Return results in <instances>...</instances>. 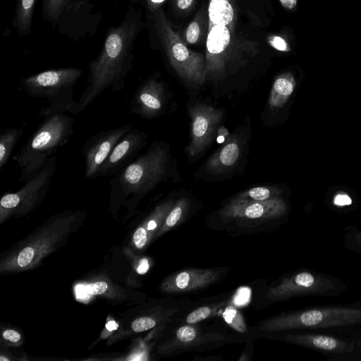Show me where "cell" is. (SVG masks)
<instances>
[{
    "label": "cell",
    "mask_w": 361,
    "mask_h": 361,
    "mask_svg": "<svg viewBox=\"0 0 361 361\" xmlns=\"http://www.w3.org/2000/svg\"><path fill=\"white\" fill-rule=\"evenodd\" d=\"M142 27V13L128 5L121 23L107 31L98 56L89 63L87 86L70 113L84 111L106 90H122L132 69L133 43Z\"/></svg>",
    "instance_id": "cell-1"
},
{
    "label": "cell",
    "mask_w": 361,
    "mask_h": 361,
    "mask_svg": "<svg viewBox=\"0 0 361 361\" xmlns=\"http://www.w3.org/2000/svg\"><path fill=\"white\" fill-rule=\"evenodd\" d=\"M170 157L166 145L154 143L146 152L113 176L109 180L113 204H136L169 172Z\"/></svg>",
    "instance_id": "cell-2"
},
{
    "label": "cell",
    "mask_w": 361,
    "mask_h": 361,
    "mask_svg": "<svg viewBox=\"0 0 361 361\" xmlns=\"http://www.w3.org/2000/svg\"><path fill=\"white\" fill-rule=\"evenodd\" d=\"M74 118L65 113L44 118L13 160L20 168V182L35 176L59 147L73 135Z\"/></svg>",
    "instance_id": "cell-3"
},
{
    "label": "cell",
    "mask_w": 361,
    "mask_h": 361,
    "mask_svg": "<svg viewBox=\"0 0 361 361\" xmlns=\"http://www.w3.org/2000/svg\"><path fill=\"white\" fill-rule=\"evenodd\" d=\"M82 74V69L76 67L46 70L21 79L18 90L32 97L47 99V105L39 114L41 117L70 112L77 103L73 87Z\"/></svg>",
    "instance_id": "cell-4"
},
{
    "label": "cell",
    "mask_w": 361,
    "mask_h": 361,
    "mask_svg": "<svg viewBox=\"0 0 361 361\" xmlns=\"http://www.w3.org/2000/svg\"><path fill=\"white\" fill-rule=\"evenodd\" d=\"M85 217L82 211L68 210L52 216L44 230L21 244L8 257L1 271H23L34 267L54 245L68 235Z\"/></svg>",
    "instance_id": "cell-5"
},
{
    "label": "cell",
    "mask_w": 361,
    "mask_h": 361,
    "mask_svg": "<svg viewBox=\"0 0 361 361\" xmlns=\"http://www.w3.org/2000/svg\"><path fill=\"white\" fill-rule=\"evenodd\" d=\"M149 14L154 31L172 68L186 82L202 85L207 77L203 55L187 47L161 7Z\"/></svg>",
    "instance_id": "cell-6"
},
{
    "label": "cell",
    "mask_w": 361,
    "mask_h": 361,
    "mask_svg": "<svg viewBox=\"0 0 361 361\" xmlns=\"http://www.w3.org/2000/svg\"><path fill=\"white\" fill-rule=\"evenodd\" d=\"M361 324V308L314 307L282 314L264 322L259 329L272 332L296 329L341 327Z\"/></svg>",
    "instance_id": "cell-7"
},
{
    "label": "cell",
    "mask_w": 361,
    "mask_h": 361,
    "mask_svg": "<svg viewBox=\"0 0 361 361\" xmlns=\"http://www.w3.org/2000/svg\"><path fill=\"white\" fill-rule=\"evenodd\" d=\"M57 156L53 155L40 171L13 192L4 194L0 200L1 221L7 217L24 215L38 206L50 190L51 181L57 167Z\"/></svg>",
    "instance_id": "cell-8"
},
{
    "label": "cell",
    "mask_w": 361,
    "mask_h": 361,
    "mask_svg": "<svg viewBox=\"0 0 361 361\" xmlns=\"http://www.w3.org/2000/svg\"><path fill=\"white\" fill-rule=\"evenodd\" d=\"M344 285L336 279L323 274L302 271L283 278L269 289L267 297L281 300L300 295H335L343 290Z\"/></svg>",
    "instance_id": "cell-9"
},
{
    "label": "cell",
    "mask_w": 361,
    "mask_h": 361,
    "mask_svg": "<svg viewBox=\"0 0 361 361\" xmlns=\"http://www.w3.org/2000/svg\"><path fill=\"white\" fill-rule=\"evenodd\" d=\"M102 18L91 0H67L56 27L59 34L76 41L94 35Z\"/></svg>",
    "instance_id": "cell-10"
},
{
    "label": "cell",
    "mask_w": 361,
    "mask_h": 361,
    "mask_svg": "<svg viewBox=\"0 0 361 361\" xmlns=\"http://www.w3.org/2000/svg\"><path fill=\"white\" fill-rule=\"evenodd\" d=\"M133 127L126 124L102 130L91 136L80 152L85 160V178H97V173L114 147Z\"/></svg>",
    "instance_id": "cell-11"
},
{
    "label": "cell",
    "mask_w": 361,
    "mask_h": 361,
    "mask_svg": "<svg viewBox=\"0 0 361 361\" xmlns=\"http://www.w3.org/2000/svg\"><path fill=\"white\" fill-rule=\"evenodd\" d=\"M192 120L190 141L186 147L188 157L203 152L212 142L223 118V111L211 106L198 104L189 108Z\"/></svg>",
    "instance_id": "cell-12"
},
{
    "label": "cell",
    "mask_w": 361,
    "mask_h": 361,
    "mask_svg": "<svg viewBox=\"0 0 361 361\" xmlns=\"http://www.w3.org/2000/svg\"><path fill=\"white\" fill-rule=\"evenodd\" d=\"M166 102L165 85L155 73L137 86L129 106L132 114L143 118H154L163 113Z\"/></svg>",
    "instance_id": "cell-13"
},
{
    "label": "cell",
    "mask_w": 361,
    "mask_h": 361,
    "mask_svg": "<svg viewBox=\"0 0 361 361\" xmlns=\"http://www.w3.org/2000/svg\"><path fill=\"white\" fill-rule=\"evenodd\" d=\"M147 135L133 128L117 143L99 169L97 178L113 176L130 164L147 143Z\"/></svg>",
    "instance_id": "cell-14"
},
{
    "label": "cell",
    "mask_w": 361,
    "mask_h": 361,
    "mask_svg": "<svg viewBox=\"0 0 361 361\" xmlns=\"http://www.w3.org/2000/svg\"><path fill=\"white\" fill-rule=\"evenodd\" d=\"M286 205L280 197L266 201H251L233 198L220 211L230 219H271L281 217Z\"/></svg>",
    "instance_id": "cell-15"
},
{
    "label": "cell",
    "mask_w": 361,
    "mask_h": 361,
    "mask_svg": "<svg viewBox=\"0 0 361 361\" xmlns=\"http://www.w3.org/2000/svg\"><path fill=\"white\" fill-rule=\"evenodd\" d=\"M231 40V29L227 26L214 25L208 28L205 59L207 76L218 77L223 73Z\"/></svg>",
    "instance_id": "cell-16"
},
{
    "label": "cell",
    "mask_w": 361,
    "mask_h": 361,
    "mask_svg": "<svg viewBox=\"0 0 361 361\" xmlns=\"http://www.w3.org/2000/svg\"><path fill=\"white\" fill-rule=\"evenodd\" d=\"M221 271L204 269H190L167 278L161 285L166 293H183L205 288L216 281Z\"/></svg>",
    "instance_id": "cell-17"
},
{
    "label": "cell",
    "mask_w": 361,
    "mask_h": 361,
    "mask_svg": "<svg viewBox=\"0 0 361 361\" xmlns=\"http://www.w3.org/2000/svg\"><path fill=\"white\" fill-rule=\"evenodd\" d=\"M286 339L299 345L331 353H348L354 349L353 342L322 334H289Z\"/></svg>",
    "instance_id": "cell-18"
},
{
    "label": "cell",
    "mask_w": 361,
    "mask_h": 361,
    "mask_svg": "<svg viewBox=\"0 0 361 361\" xmlns=\"http://www.w3.org/2000/svg\"><path fill=\"white\" fill-rule=\"evenodd\" d=\"M241 152V139L238 135H233L208 159L205 170L214 175L226 173L236 165Z\"/></svg>",
    "instance_id": "cell-19"
},
{
    "label": "cell",
    "mask_w": 361,
    "mask_h": 361,
    "mask_svg": "<svg viewBox=\"0 0 361 361\" xmlns=\"http://www.w3.org/2000/svg\"><path fill=\"white\" fill-rule=\"evenodd\" d=\"M232 0H209L208 6V28L214 25H222L231 29L235 11Z\"/></svg>",
    "instance_id": "cell-20"
},
{
    "label": "cell",
    "mask_w": 361,
    "mask_h": 361,
    "mask_svg": "<svg viewBox=\"0 0 361 361\" xmlns=\"http://www.w3.org/2000/svg\"><path fill=\"white\" fill-rule=\"evenodd\" d=\"M295 81L290 73H283L279 75L274 80L269 98V105L272 109L282 107L293 93Z\"/></svg>",
    "instance_id": "cell-21"
},
{
    "label": "cell",
    "mask_w": 361,
    "mask_h": 361,
    "mask_svg": "<svg viewBox=\"0 0 361 361\" xmlns=\"http://www.w3.org/2000/svg\"><path fill=\"white\" fill-rule=\"evenodd\" d=\"M36 0H16L13 26L20 36H26L31 32Z\"/></svg>",
    "instance_id": "cell-22"
},
{
    "label": "cell",
    "mask_w": 361,
    "mask_h": 361,
    "mask_svg": "<svg viewBox=\"0 0 361 361\" xmlns=\"http://www.w3.org/2000/svg\"><path fill=\"white\" fill-rule=\"evenodd\" d=\"M23 128H6L0 135V171L8 163L15 145L23 134Z\"/></svg>",
    "instance_id": "cell-23"
},
{
    "label": "cell",
    "mask_w": 361,
    "mask_h": 361,
    "mask_svg": "<svg viewBox=\"0 0 361 361\" xmlns=\"http://www.w3.org/2000/svg\"><path fill=\"white\" fill-rule=\"evenodd\" d=\"M189 206L188 200L181 197L177 200L172 209L168 213L164 223L160 228L159 235L167 231L176 226L184 217Z\"/></svg>",
    "instance_id": "cell-24"
},
{
    "label": "cell",
    "mask_w": 361,
    "mask_h": 361,
    "mask_svg": "<svg viewBox=\"0 0 361 361\" xmlns=\"http://www.w3.org/2000/svg\"><path fill=\"white\" fill-rule=\"evenodd\" d=\"M280 191L276 187H255L243 191L235 198L251 201H266L279 197Z\"/></svg>",
    "instance_id": "cell-25"
},
{
    "label": "cell",
    "mask_w": 361,
    "mask_h": 361,
    "mask_svg": "<svg viewBox=\"0 0 361 361\" xmlns=\"http://www.w3.org/2000/svg\"><path fill=\"white\" fill-rule=\"evenodd\" d=\"M67 0H43L42 18L56 27L57 21L61 14Z\"/></svg>",
    "instance_id": "cell-26"
},
{
    "label": "cell",
    "mask_w": 361,
    "mask_h": 361,
    "mask_svg": "<svg viewBox=\"0 0 361 361\" xmlns=\"http://www.w3.org/2000/svg\"><path fill=\"white\" fill-rule=\"evenodd\" d=\"M202 25V18L198 14L190 22L185 31L184 41L187 44H195L199 41L201 35Z\"/></svg>",
    "instance_id": "cell-27"
},
{
    "label": "cell",
    "mask_w": 361,
    "mask_h": 361,
    "mask_svg": "<svg viewBox=\"0 0 361 361\" xmlns=\"http://www.w3.org/2000/svg\"><path fill=\"white\" fill-rule=\"evenodd\" d=\"M223 317L226 322L233 329L244 333L246 326L240 313L233 306H228L223 313Z\"/></svg>",
    "instance_id": "cell-28"
},
{
    "label": "cell",
    "mask_w": 361,
    "mask_h": 361,
    "mask_svg": "<svg viewBox=\"0 0 361 361\" xmlns=\"http://www.w3.org/2000/svg\"><path fill=\"white\" fill-rule=\"evenodd\" d=\"M212 308L204 306L199 307L191 312L186 317V323L189 324H196L206 318L210 317L212 314Z\"/></svg>",
    "instance_id": "cell-29"
},
{
    "label": "cell",
    "mask_w": 361,
    "mask_h": 361,
    "mask_svg": "<svg viewBox=\"0 0 361 361\" xmlns=\"http://www.w3.org/2000/svg\"><path fill=\"white\" fill-rule=\"evenodd\" d=\"M156 325V321L152 317H142L135 319L131 327L135 332H142L149 330Z\"/></svg>",
    "instance_id": "cell-30"
},
{
    "label": "cell",
    "mask_w": 361,
    "mask_h": 361,
    "mask_svg": "<svg viewBox=\"0 0 361 361\" xmlns=\"http://www.w3.org/2000/svg\"><path fill=\"white\" fill-rule=\"evenodd\" d=\"M176 335L177 339L180 342L189 343L195 339L197 331L193 326L185 325L177 330Z\"/></svg>",
    "instance_id": "cell-31"
},
{
    "label": "cell",
    "mask_w": 361,
    "mask_h": 361,
    "mask_svg": "<svg viewBox=\"0 0 361 361\" xmlns=\"http://www.w3.org/2000/svg\"><path fill=\"white\" fill-rule=\"evenodd\" d=\"M133 242L137 248L145 247L148 240V233L145 227H138L133 234Z\"/></svg>",
    "instance_id": "cell-32"
},
{
    "label": "cell",
    "mask_w": 361,
    "mask_h": 361,
    "mask_svg": "<svg viewBox=\"0 0 361 361\" xmlns=\"http://www.w3.org/2000/svg\"><path fill=\"white\" fill-rule=\"evenodd\" d=\"M87 288L90 293L99 295L106 292L108 284L105 281H100L88 285Z\"/></svg>",
    "instance_id": "cell-33"
},
{
    "label": "cell",
    "mask_w": 361,
    "mask_h": 361,
    "mask_svg": "<svg viewBox=\"0 0 361 361\" xmlns=\"http://www.w3.org/2000/svg\"><path fill=\"white\" fill-rule=\"evenodd\" d=\"M166 0H142L148 13H153L161 7Z\"/></svg>",
    "instance_id": "cell-34"
},
{
    "label": "cell",
    "mask_w": 361,
    "mask_h": 361,
    "mask_svg": "<svg viewBox=\"0 0 361 361\" xmlns=\"http://www.w3.org/2000/svg\"><path fill=\"white\" fill-rule=\"evenodd\" d=\"M269 42L272 47L279 51H286L288 49L286 41L280 37H272L270 38Z\"/></svg>",
    "instance_id": "cell-35"
},
{
    "label": "cell",
    "mask_w": 361,
    "mask_h": 361,
    "mask_svg": "<svg viewBox=\"0 0 361 361\" xmlns=\"http://www.w3.org/2000/svg\"><path fill=\"white\" fill-rule=\"evenodd\" d=\"M2 336L5 340L12 343H17L20 340V334L13 329L5 330L2 334Z\"/></svg>",
    "instance_id": "cell-36"
},
{
    "label": "cell",
    "mask_w": 361,
    "mask_h": 361,
    "mask_svg": "<svg viewBox=\"0 0 361 361\" xmlns=\"http://www.w3.org/2000/svg\"><path fill=\"white\" fill-rule=\"evenodd\" d=\"M334 203L338 206L349 205L352 203V200L346 194H338L334 199Z\"/></svg>",
    "instance_id": "cell-37"
},
{
    "label": "cell",
    "mask_w": 361,
    "mask_h": 361,
    "mask_svg": "<svg viewBox=\"0 0 361 361\" xmlns=\"http://www.w3.org/2000/svg\"><path fill=\"white\" fill-rule=\"evenodd\" d=\"M245 297L250 298V290L247 288H243L239 290V293L236 295V298L235 300L237 304H244Z\"/></svg>",
    "instance_id": "cell-38"
},
{
    "label": "cell",
    "mask_w": 361,
    "mask_h": 361,
    "mask_svg": "<svg viewBox=\"0 0 361 361\" xmlns=\"http://www.w3.org/2000/svg\"><path fill=\"white\" fill-rule=\"evenodd\" d=\"M149 268V264L148 260L145 258H143L140 261L139 265L136 269V271L139 274H145L147 272Z\"/></svg>",
    "instance_id": "cell-39"
},
{
    "label": "cell",
    "mask_w": 361,
    "mask_h": 361,
    "mask_svg": "<svg viewBox=\"0 0 361 361\" xmlns=\"http://www.w3.org/2000/svg\"><path fill=\"white\" fill-rule=\"evenodd\" d=\"M194 1L195 0H176V6L179 9L185 11L192 6Z\"/></svg>",
    "instance_id": "cell-40"
},
{
    "label": "cell",
    "mask_w": 361,
    "mask_h": 361,
    "mask_svg": "<svg viewBox=\"0 0 361 361\" xmlns=\"http://www.w3.org/2000/svg\"><path fill=\"white\" fill-rule=\"evenodd\" d=\"M279 1L283 7L288 10L294 8L297 4V0H279Z\"/></svg>",
    "instance_id": "cell-41"
},
{
    "label": "cell",
    "mask_w": 361,
    "mask_h": 361,
    "mask_svg": "<svg viewBox=\"0 0 361 361\" xmlns=\"http://www.w3.org/2000/svg\"><path fill=\"white\" fill-rule=\"evenodd\" d=\"M106 327L107 330L111 331L117 329L118 324L115 321H109L106 324Z\"/></svg>",
    "instance_id": "cell-42"
},
{
    "label": "cell",
    "mask_w": 361,
    "mask_h": 361,
    "mask_svg": "<svg viewBox=\"0 0 361 361\" xmlns=\"http://www.w3.org/2000/svg\"><path fill=\"white\" fill-rule=\"evenodd\" d=\"M355 240L357 241V243H358L359 244H361V231L358 232L356 235H355Z\"/></svg>",
    "instance_id": "cell-43"
},
{
    "label": "cell",
    "mask_w": 361,
    "mask_h": 361,
    "mask_svg": "<svg viewBox=\"0 0 361 361\" xmlns=\"http://www.w3.org/2000/svg\"><path fill=\"white\" fill-rule=\"evenodd\" d=\"M357 345L360 348H361V338H360V340L357 341Z\"/></svg>",
    "instance_id": "cell-44"
},
{
    "label": "cell",
    "mask_w": 361,
    "mask_h": 361,
    "mask_svg": "<svg viewBox=\"0 0 361 361\" xmlns=\"http://www.w3.org/2000/svg\"><path fill=\"white\" fill-rule=\"evenodd\" d=\"M0 360H8L6 357H3L2 356L0 357Z\"/></svg>",
    "instance_id": "cell-45"
},
{
    "label": "cell",
    "mask_w": 361,
    "mask_h": 361,
    "mask_svg": "<svg viewBox=\"0 0 361 361\" xmlns=\"http://www.w3.org/2000/svg\"><path fill=\"white\" fill-rule=\"evenodd\" d=\"M110 1H121V0H110Z\"/></svg>",
    "instance_id": "cell-46"
}]
</instances>
